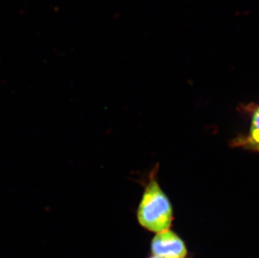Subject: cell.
I'll use <instances>...</instances> for the list:
<instances>
[{"mask_svg":"<svg viewBox=\"0 0 259 258\" xmlns=\"http://www.w3.org/2000/svg\"><path fill=\"white\" fill-rule=\"evenodd\" d=\"M137 217L139 223L144 228L155 233L167 231L171 227V203L155 180H151L145 187Z\"/></svg>","mask_w":259,"mask_h":258,"instance_id":"obj_1","label":"cell"},{"mask_svg":"<svg viewBox=\"0 0 259 258\" xmlns=\"http://www.w3.org/2000/svg\"><path fill=\"white\" fill-rule=\"evenodd\" d=\"M151 251L155 256L186 258L187 249L183 240L169 230L157 233L152 240Z\"/></svg>","mask_w":259,"mask_h":258,"instance_id":"obj_2","label":"cell"},{"mask_svg":"<svg viewBox=\"0 0 259 258\" xmlns=\"http://www.w3.org/2000/svg\"><path fill=\"white\" fill-rule=\"evenodd\" d=\"M248 144H251L253 149L259 146V107L255 110L252 116V124L248 137Z\"/></svg>","mask_w":259,"mask_h":258,"instance_id":"obj_3","label":"cell"},{"mask_svg":"<svg viewBox=\"0 0 259 258\" xmlns=\"http://www.w3.org/2000/svg\"><path fill=\"white\" fill-rule=\"evenodd\" d=\"M150 258H165V257H160V256H152V257H150Z\"/></svg>","mask_w":259,"mask_h":258,"instance_id":"obj_4","label":"cell"},{"mask_svg":"<svg viewBox=\"0 0 259 258\" xmlns=\"http://www.w3.org/2000/svg\"><path fill=\"white\" fill-rule=\"evenodd\" d=\"M255 149H257V150H258L259 151V146L256 147V148H255Z\"/></svg>","mask_w":259,"mask_h":258,"instance_id":"obj_5","label":"cell"}]
</instances>
